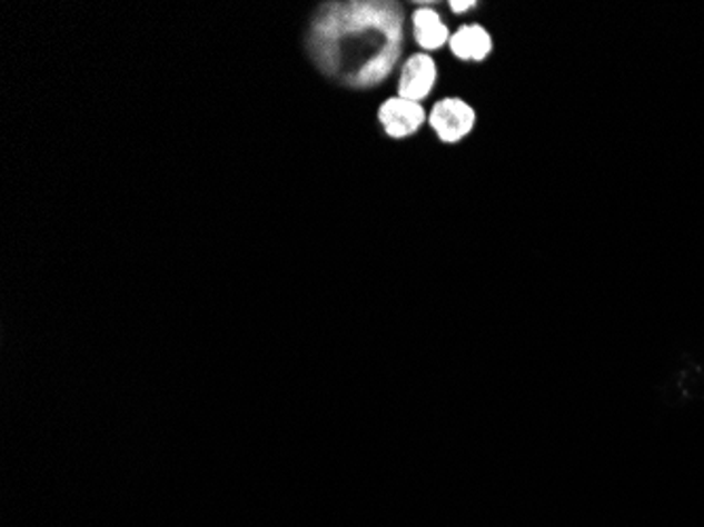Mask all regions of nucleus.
<instances>
[{"mask_svg":"<svg viewBox=\"0 0 704 527\" xmlns=\"http://www.w3.org/2000/svg\"><path fill=\"white\" fill-rule=\"evenodd\" d=\"M477 122V115L460 98H442L428 112V125L435 136L445 143L464 140Z\"/></svg>","mask_w":704,"mask_h":527,"instance_id":"f257e3e1","label":"nucleus"},{"mask_svg":"<svg viewBox=\"0 0 704 527\" xmlns=\"http://www.w3.org/2000/svg\"><path fill=\"white\" fill-rule=\"evenodd\" d=\"M378 119L388 138L405 140L420 131L424 122L428 121V115L423 103L405 100L399 96L388 98L378 110Z\"/></svg>","mask_w":704,"mask_h":527,"instance_id":"f03ea898","label":"nucleus"},{"mask_svg":"<svg viewBox=\"0 0 704 527\" xmlns=\"http://www.w3.org/2000/svg\"><path fill=\"white\" fill-rule=\"evenodd\" d=\"M437 84V61L428 53H416L403 63L397 96L423 103Z\"/></svg>","mask_w":704,"mask_h":527,"instance_id":"7ed1b4c3","label":"nucleus"},{"mask_svg":"<svg viewBox=\"0 0 704 527\" xmlns=\"http://www.w3.org/2000/svg\"><path fill=\"white\" fill-rule=\"evenodd\" d=\"M447 47L460 61H484L492 53L494 41L484 26L464 23L452 34Z\"/></svg>","mask_w":704,"mask_h":527,"instance_id":"20e7f679","label":"nucleus"},{"mask_svg":"<svg viewBox=\"0 0 704 527\" xmlns=\"http://www.w3.org/2000/svg\"><path fill=\"white\" fill-rule=\"evenodd\" d=\"M412 26H414V39L418 42V47H423L424 53L442 49L452 39L447 23L430 7L416 9L412 16Z\"/></svg>","mask_w":704,"mask_h":527,"instance_id":"39448f33","label":"nucleus"},{"mask_svg":"<svg viewBox=\"0 0 704 527\" xmlns=\"http://www.w3.org/2000/svg\"><path fill=\"white\" fill-rule=\"evenodd\" d=\"M473 7H475V2H458V0L449 2V9H452L454 13H466V11L473 9Z\"/></svg>","mask_w":704,"mask_h":527,"instance_id":"423d86ee","label":"nucleus"}]
</instances>
